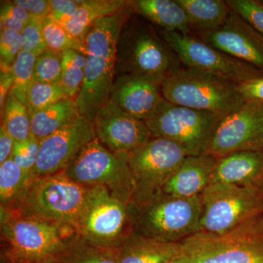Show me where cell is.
I'll list each match as a JSON object with an SVG mask.
<instances>
[{"label": "cell", "mask_w": 263, "mask_h": 263, "mask_svg": "<svg viewBox=\"0 0 263 263\" xmlns=\"http://www.w3.org/2000/svg\"><path fill=\"white\" fill-rule=\"evenodd\" d=\"M0 79V106L2 108L13 86V77L11 69L1 70Z\"/></svg>", "instance_id": "43"}, {"label": "cell", "mask_w": 263, "mask_h": 263, "mask_svg": "<svg viewBox=\"0 0 263 263\" xmlns=\"http://www.w3.org/2000/svg\"><path fill=\"white\" fill-rule=\"evenodd\" d=\"M89 190L64 173L38 178L30 181L14 209L75 230Z\"/></svg>", "instance_id": "6"}, {"label": "cell", "mask_w": 263, "mask_h": 263, "mask_svg": "<svg viewBox=\"0 0 263 263\" xmlns=\"http://www.w3.org/2000/svg\"><path fill=\"white\" fill-rule=\"evenodd\" d=\"M245 105L263 109V73L237 84Z\"/></svg>", "instance_id": "38"}, {"label": "cell", "mask_w": 263, "mask_h": 263, "mask_svg": "<svg viewBox=\"0 0 263 263\" xmlns=\"http://www.w3.org/2000/svg\"><path fill=\"white\" fill-rule=\"evenodd\" d=\"M162 93L170 103L221 116L245 105L235 83L187 67L166 76Z\"/></svg>", "instance_id": "5"}, {"label": "cell", "mask_w": 263, "mask_h": 263, "mask_svg": "<svg viewBox=\"0 0 263 263\" xmlns=\"http://www.w3.org/2000/svg\"><path fill=\"white\" fill-rule=\"evenodd\" d=\"M187 156L174 142L154 137L129 152L133 194L129 205H143L162 194L167 180Z\"/></svg>", "instance_id": "8"}, {"label": "cell", "mask_w": 263, "mask_h": 263, "mask_svg": "<svg viewBox=\"0 0 263 263\" xmlns=\"http://www.w3.org/2000/svg\"><path fill=\"white\" fill-rule=\"evenodd\" d=\"M57 261L60 263H119L115 249L92 245L79 235Z\"/></svg>", "instance_id": "27"}, {"label": "cell", "mask_w": 263, "mask_h": 263, "mask_svg": "<svg viewBox=\"0 0 263 263\" xmlns=\"http://www.w3.org/2000/svg\"><path fill=\"white\" fill-rule=\"evenodd\" d=\"M227 3L263 37V3L260 0H228Z\"/></svg>", "instance_id": "34"}, {"label": "cell", "mask_w": 263, "mask_h": 263, "mask_svg": "<svg viewBox=\"0 0 263 263\" xmlns=\"http://www.w3.org/2000/svg\"><path fill=\"white\" fill-rule=\"evenodd\" d=\"M132 8L164 31L192 34L186 12L177 0H136Z\"/></svg>", "instance_id": "22"}, {"label": "cell", "mask_w": 263, "mask_h": 263, "mask_svg": "<svg viewBox=\"0 0 263 263\" xmlns=\"http://www.w3.org/2000/svg\"><path fill=\"white\" fill-rule=\"evenodd\" d=\"M215 183L263 190V152L241 151L219 159L211 184Z\"/></svg>", "instance_id": "20"}, {"label": "cell", "mask_w": 263, "mask_h": 263, "mask_svg": "<svg viewBox=\"0 0 263 263\" xmlns=\"http://www.w3.org/2000/svg\"><path fill=\"white\" fill-rule=\"evenodd\" d=\"M14 139L1 124L0 127V164L11 157Z\"/></svg>", "instance_id": "42"}, {"label": "cell", "mask_w": 263, "mask_h": 263, "mask_svg": "<svg viewBox=\"0 0 263 263\" xmlns=\"http://www.w3.org/2000/svg\"><path fill=\"white\" fill-rule=\"evenodd\" d=\"M1 29H8L22 33L27 23H24L10 11L8 3H4L1 5Z\"/></svg>", "instance_id": "41"}, {"label": "cell", "mask_w": 263, "mask_h": 263, "mask_svg": "<svg viewBox=\"0 0 263 263\" xmlns=\"http://www.w3.org/2000/svg\"><path fill=\"white\" fill-rule=\"evenodd\" d=\"M0 257L17 263L57 261L78 234L73 228L0 207Z\"/></svg>", "instance_id": "2"}, {"label": "cell", "mask_w": 263, "mask_h": 263, "mask_svg": "<svg viewBox=\"0 0 263 263\" xmlns=\"http://www.w3.org/2000/svg\"><path fill=\"white\" fill-rule=\"evenodd\" d=\"M40 143L41 141L32 134L24 141H15L10 158L19 167L32 175V171L37 163Z\"/></svg>", "instance_id": "35"}, {"label": "cell", "mask_w": 263, "mask_h": 263, "mask_svg": "<svg viewBox=\"0 0 263 263\" xmlns=\"http://www.w3.org/2000/svg\"><path fill=\"white\" fill-rule=\"evenodd\" d=\"M161 34L187 68L236 84L263 73L262 70L223 53L194 34L163 30Z\"/></svg>", "instance_id": "12"}, {"label": "cell", "mask_w": 263, "mask_h": 263, "mask_svg": "<svg viewBox=\"0 0 263 263\" xmlns=\"http://www.w3.org/2000/svg\"><path fill=\"white\" fill-rule=\"evenodd\" d=\"M95 136L112 152H129L152 138L144 121L133 117L112 102L99 110L93 122Z\"/></svg>", "instance_id": "17"}, {"label": "cell", "mask_w": 263, "mask_h": 263, "mask_svg": "<svg viewBox=\"0 0 263 263\" xmlns=\"http://www.w3.org/2000/svg\"><path fill=\"white\" fill-rule=\"evenodd\" d=\"M179 243H169L133 233L115 248L119 263H172Z\"/></svg>", "instance_id": "21"}, {"label": "cell", "mask_w": 263, "mask_h": 263, "mask_svg": "<svg viewBox=\"0 0 263 263\" xmlns=\"http://www.w3.org/2000/svg\"><path fill=\"white\" fill-rule=\"evenodd\" d=\"M127 9L95 22L84 38V80L76 99L80 115L93 123L110 101L115 82L117 45L128 17Z\"/></svg>", "instance_id": "1"}, {"label": "cell", "mask_w": 263, "mask_h": 263, "mask_svg": "<svg viewBox=\"0 0 263 263\" xmlns=\"http://www.w3.org/2000/svg\"><path fill=\"white\" fill-rule=\"evenodd\" d=\"M12 3L23 8L31 16L45 18L50 15L49 0H14Z\"/></svg>", "instance_id": "40"}, {"label": "cell", "mask_w": 263, "mask_h": 263, "mask_svg": "<svg viewBox=\"0 0 263 263\" xmlns=\"http://www.w3.org/2000/svg\"><path fill=\"white\" fill-rule=\"evenodd\" d=\"M200 231L221 234L263 214V190L226 183L209 185L202 193Z\"/></svg>", "instance_id": "11"}, {"label": "cell", "mask_w": 263, "mask_h": 263, "mask_svg": "<svg viewBox=\"0 0 263 263\" xmlns=\"http://www.w3.org/2000/svg\"><path fill=\"white\" fill-rule=\"evenodd\" d=\"M134 233L179 243L200 231L201 195L181 197L162 193L141 205H128Z\"/></svg>", "instance_id": "4"}, {"label": "cell", "mask_w": 263, "mask_h": 263, "mask_svg": "<svg viewBox=\"0 0 263 263\" xmlns=\"http://www.w3.org/2000/svg\"><path fill=\"white\" fill-rule=\"evenodd\" d=\"M67 97L61 83L48 84L34 81L27 94L26 107L29 115L32 117L40 110L47 108Z\"/></svg>", "instance_id": "32"}, {"label": "cell", "mask_w": 263, "mask_h": 263, "mask_svg": "<svg viewBox=\"0 0 263 263\" xmlns=\"http://www.w3.org/2000/svg\"><path fill=\"white\" fill-rule=\"evenodd\" d=\"M23 50L22 34L12 29H2L0 33L1 70H9Z\"/></svg>", "instance_id": "36"}, {"label": "cell", "mask_w": 263, "mask_h": 263, "mask_svg": "<svg viewBox=\"0 0 263 263\" xmlns=\"http://www.w3.org/2000/svg\"><path fill=\"white\" fill-rule=\"evenodd\" d=\"M46 263H60V262H57V261H49V262H47Z\"/></svg>", "instance_id": "45"}, {"label": "cell", "mask_w": 263, "mask_h": 263, "mask_svg": "<svg viewBox=\"0 0 263 263\" xmlns=\"http://www.w3.org/2000/svg\"><path fill=\"white\" fill-rule=\"evenodd\" d=\"M224 116L176 105L164 100L145 124L152 137L174 142L188 156L203 155Z\"/></svg>", "instance_id": "9"}, {"label": "cell", "mask_w": 263, "mask_h": 263, "mask_svg": "<svg viewBox=\"0 0 263 263\" xmlns=\"http://www.w3.org/2000/svg\"><path fill=\"white\" fill-rule=\"evenodd\" d=\"M2 125L14 141H22L31 135V117L24 104L10 91L1 108Z\"/></svg>", "instance_id": "28"}, {"label": "cell", "mask_w": 263, "mask_h": 263, "mask_svg": "<svg viewBox=\"0 0 263 263\" xmlns=\"http://www.w3.org/2000/svg\"><path fill=\"white\" fill-rule=\"evenodd\" d=\"M63 173L85 186H105L120 201L130 203L133 181L129 153L110 152L97 138L79 152Z\"/></svg>", "instance_id": "7"}, {"label": "cell", "mask_w": 263, "mask_h": 263, "mask_svg": "<svg viewBox=\"0 0 263 263\" xmlns=\"http://www.w3.org/2000/svg\"><path fill=\"white\" fill-rule=\"evenodd\" d=\"M37 57L31 52L22 50L11 67L13 84L10 91L25 105L29 88L34 81V65Z\"/></svg>", "instance_id": "31"}, {"label": "cell", "mask_w": 263, "mask_h": 263, "mask_svg": "<svg viewBox=\"0 0 263 263\" xmlns=\"http://www.w3.org/2000/svg\"><path fill=\"white\" fill-rule=\"evenodd\" d=\"M32 175L11 158L0 164V207L14 209L22 200Z\"/></svg>", "instance_id": "26"}, {"label": "cell", "mask_w": 263, "mask_h": 263, "mask_svg": "<svg viewBox=\"0 0 263 263\" xmlns=\"http://www.w3.org/2000/svg\"><path fill=\"white\" fill-rule=\"evenodd\" d=\"M0 263H17V262H13V261L10 260V259L4 258V257H0Z\"/></svg>", "instance_id": "44"}, {"label": "cell", "mask_w": 263, "mask_h": 263, "mask_svg": "<svg viewBox=\"0 0 263 263\" xmlns=\"http://www.w3.org/2000/svg\"><path fill=\"white\" fill-rule=\"evenodd\" d=\"M218 159L212 155L187 156L164 184L162 193L181 197L201 195L211 184Z\"/></svg>", "instance_id": "19"}, {"label": "cell", "mask_w": 263, "mask_h": 263, "mask_svg": "<svg viewBox=\"0 0 263 263\" xmlns=\"http://www.w3.org/2000/svg\"><path fill=\"white\" fill-rule=\"evenodd\" d=\"M43 34L48 50L58 53L76 50L85 54L84 42L74 37L62 24L50 15L43 19Z\"/></svg>", "instance_id": "30"}, {"label": "cell", "mask_w": 263, "mask_h": 263, "mask_svg": "<svg viewBox=\"0 0 263 263\" xmlns=\"http://www.w3.org/2000/svg\"><path fill=\"white\" fill-rule=\"evenodd\" d=\"M172 263H263V214L221 234L197 232L179 242Z\"/></svg>", "instance_id": "3"}, {"label": "cell", "mask_w": 263, "mask_h": 263, "mask_svg": "<svg viewBox=\"0 0 263 263\" xmlns=\"http://www.w3.org/2000/svg\"><path fill=\"white\" fill-rule=\"evenodd\" d=\"M95 136L93 123L79 115L40 143L39 155L32 171L33 179L63 173Z\"/></svg>", "instance_id": "14"}, {"label": "cell", "mask_w": 263, "mask_h": 263, "mask_svg": "<svg viewBox=\"0 0 263 263\" xmlns=\"http://www.w3.org/2000/svg\"><path fill=\"white\" fill-rule=\"evenodd\" d=\"M195 35L223 53L263 71V37L233 10L217 28Z\"/></svg>", "instance_id": "16"}, {"label": "cell", "mask_w": 263, "mask_h": 263, "mask_svg": "<svg viewBox=\"0 0 263 263\" xmlns=\"http://www.w3.org/2000/svg\"><path fill=\"white\" fill-rule=\"evenodd\" d=\"M262 124H263V111H262Z\"/></svg>", "instance_id": "46"}, {"label": "cell", "mask_w": 263, "mask_h": 263, "mask_svg": "<svg viewBox=\"0 0 263 263\" xmlns=\"http://www.w3.org/2000/svg\"><path fill=\"white\" fill-rule=\"evenodd\" d=\"M50 16L65 25L76 14L80 1L77 0H50Z\"/></svg>", "instance_id": "39"}, {"label": "cell", "mask_w": 263, "mask_h": 263, "mask_svg": "<svg viewBox=\"0 0 263 263\" xmlns=\"http://www.w3.org/2000/svg\"><path fill=\"white\" fill-rule=\"evenodd\" d=\"M86 58L84 53L76 50L62 53L61 84L68 98L76 100L84 80Z\"/></svg>", "instance_id": "29"}, {"label": "cell", "mask_w": 263, "mask_h": 263, "mask_svg": "<svg viewBox=\"0 0 263 263\" xmlns=\"http://www.w3.org/2000/svg\"><path fill=\"white\" fill-rule=\"evenodd\" d=\"M75 230L89 243L113 249L134 233L128 205L103 186H89Z\"/></svg>", "instance_id": "10"}, {"label": "cell", "mask_w": 263, "mask_h": 263, "mask_svg": "<svg viewBox=\"0 0 263 263\" xmlns=\"http://www.w3.org/2000/svg\"><path fill=\"white\" fill-rule=\"evenodd\" d=\"M155 34L141 26L123 29L117 45L116 73L167 76L177 70Z\"/></svg>", "instance_id": "13"}, {"label": "cell", "mask_w": 263, "mask_h": 263, "mask_svg": "<svg viewBox=\"0 0 263 263\" xmlns=\"http://www.w3.org/2000/svg\"><path fill=\"white\" fill-rule=\"evenodd\" d=\"M79 115L76 100L67 97L31 117V134L42 141Z\"/></svg>", "instance_id": "24"}, {"label": "cell", "mask_w": 263, "mask_h": 263, "mask_svg": "<svg viewBox=\"0 0 263 263\" xmlns=\"http://www.w3.org/2000/svg\"><path fill=\"white\" fill-rule=\"evenodd\" d=\"M72 18L63 25L76 39L84 42L91 26L100 19L117 14L131 7L125 0H85Z\"/></svg>", "instance_id": "23"}, {"label": "cell", "mask_w": 263, "mask_h": 263, "mask_svg": "<svg viewBox=\"0 0 263 263\" xmlns=\"http://www.w3.org/2000/svg\"><path fill=\"white\" fill-rule=\"evenodd\" d=\"M43 19L31 16L21 33L24 51L31 52L37 57L48 49L43 34Z\"/></svg>", "instance_id": "37"}, {"label": "cell", "mask_w": 263, "mask_h": 263, "mask_svg": "<svg viewBox=\"0 0 263 263\" xmlns=\"http://www.w3.org/2000/svg\"><path fill=\"white\" fill-rule=\"evenodd\" d=\"M62 76V53L46 50L36 59L34 81L60 84Z\"/></svg>", "instance_id": "33"}, {"label": "cell", "mask_w": 263, "mask_h": 263, "mask_svg": "<svg viewBox=\"0 0 263 263\" xmlns=\"http://www.w3.org/2000/svg\"><path fill=\"white\" fill-rule=\"evenodd\" d=\"M261 2H262V3H263V0H260Z\"/></svg>", "instance_id": "47"}, {"label": "cell", "mask_w": 263, "mask_h": 263, "mask_svg": "<svg viewBox=\"0 0 263 263\" xmlns=\"http://www.w3.org/2000/svg\"><path fill=\"white\" fill-rule=\"evenodd\" d=\"M187 15L192 32L217 28L229 16L231 8L222 0H177Z\"/></svg>", "instance_id": "25"}, {"label": "cell", "mask_w": 263, "mask_h": 263, "mask_svg": "<svg viewBox=\"0 0 263 263\" xmlns=\"http://www.w3.org/2000/svg\"><path fill=\"white\" fill-rule=\"evenodd\" d=\"M263 109L245 105L221 118L205 154L216 159L241 152H263Z\"/></svg>", "instance_id": "15"}, {"label": "cell", "mask_w": 263, "mask_h": 263, "mask_svg": "<svg viewBox=\"0 0 263 263\" xmlns=\"http://www.w3.org/2000/svg\"><path fill=\"white\" fill-rule=\"evenodd\" d=\"M163 75L124 74L115 79L110 100L124 112L146 120L164 100L162 93Z\"/></svg>", "instance_id": "18"}]
</instances>
